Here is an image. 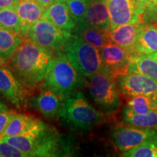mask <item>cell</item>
Listing matches in <instances>:
<instances>
[{"label":"cell","mask_w":157,"mask_h":157,"mask_svg":"<svg viewBox=\"0 0 157 157\" xmlns=\"http://www.w3.org/2000/svg\"><path fill=\"white\" fill-rule=\"evenodd\" d=\"M54 55L53 50L25 38L10 60V68L27 89L33 90L44 80Z\"/></svg>","instance_id":"6da1fadb"},{"label":"cell","mask_w":157,"mask_h":157,"mask_svg":"<svg viewBox=\"0 0 157 157\" xmlns=\"http://www.w3.org/2000/svg\"><path fill=\"white\" fill-rule=\"evenodd\" d=\"M0 139L17 147L27 157L63 156L68 153L61 136L44 122L26 134Z\"/></svg>","instance_id":"7a4b0ae2"},{"label":"cell","mask_w":157,"mask_h":157,"mask_svg":"<svg viewBox=\"0 0 157 157\" xmlns=\"http://www.w3.org/2000/svg\"><path fill=\"white\" fill-rule=\"evenodd\" d=\"M43 87L68 96L76 93L87 83L84 76L78 71L63 52L56 51L44 78Z\"/></svg>","instance_id":"3957f363"},{"label":"cell","mask_w":157,"mask_h":157,"mask_svg":"<svg viewBox=\"0 0 157 157\" xmlns=\"http://www.w3.org/2000/svg\"><path fill=\"white\" fill-rule=\"evenodd\" d=\"M62 51L72 66L84 77L104 72L99 49L84 42L71 32L68 35Z\"/></svg>","instance_id":"277c9868"},{"label":"cell","mask_w":157,"mask_h":157,"mask_svg":"<svg viewBox=\"0 0 157 157\" xmlns=\"http://www.w3.org/2000/svg\"><path fill=\"white\" fill-rule=\"evenodd\" d=\"M59 116L68 124L83 130L93 128L103 119V113L95 109L78 91L66 98Z\"/></svg>","instance_id":"5b68a950"},{"label":"cell","mask_w":157,"mask_h":157,"mask_svg":"<svg viewBox=\"0 0 157 157\" xmlns=\"http://www.w3.org/2000/svg\"><path fill=\"white\" fill-rule=\"evenodd\" d=\"M89 92L96 105L106 112H113L120 107L116 78L105 72H99L89 78Z\"/></svg>","instance_id":"8992f818"},{"label":"cell","mask_w":157,"mask_h":157,"mask_svg":"<svg viewBox=\"0 0 157 157\" xmlns=\"http://www.w3.org/2000/svg\"><path fill=\"white\" fill-rule=\"evenodd\" d=\"M70 33L61 30L42 16L31 26L28 38L43 48L57 51L62 50L65 40Z\"/></svg>","instance_id":"52a82bcc"},{"label":"cell","mask_w":157,"mask_h":157,"mask_svg":"<svg viewBox=\"0 0 157 157\" xmlns=\"http://www.w3.org/2000/svg\"><path fill=\"white\" fill-rule=\"evenodd\" d=\"M109 10L110 30L128 23L144 22V13L135 0H104Z\"/></svg>","instance_id":"ba28073f"},{"label":"cell","mask_w":157,"mask_h":157,"mask_svg":"<svg viewBox=\"0 0 157 157\" xmlns=\"http://www.w3.org/2000/svg\"><path fill=\"white\" fill-rule=\"evenodd\" d=\"M111 138L118 150L123 153L149 141L157 140V129L139 128L130 125L120 127L113 131Z\"/></svg>","instance_id":"9c48e42d"},{"label":"cell","mask_w":157,"mask_h":157,"mask_svg":"<svg viewBox=\"0 0 157 157\" xmlns=\"http://www.w3.org/2000/svg\"><path fill=\"white\" fill-rule=\"evenodd\" d=\"M104 72L112 76L116 79L129 72L131 56L121 47L110 42L100 49Z\"/></svg>","instance_id":"30bf717a"},{"label":"cell","mask_w":157,"mask_h":157,"mask_svg":"<svg viewBox=\"0 0 157 157\" xmlns=\"http://www.w3.org/2000/svg\"><path fill=\"white\" fill-rule=\"evenodd\" d=\"M118 87L129 98L136 95H157V83L152 78L137 72H128L118 78Z\"/></svg>","instance_id":"8fae6325"},{"label":"cell","mask_w":157,"mask_h":157,"mask_svg":"<svg viewBox=\"0 0 157 157\" xmlns=\"http://www.w3.org/2000/svg\"><path fill=\"white\" fill-rule=\"evenodd\" d=\"M28 89L21 83L10 68L0 66V93L17 106L21 107L25 102Z\"/></svg>","instance_id":"7c38bea8"},{"label":"cell","mask_w":157,"mask_h":157,"mask_svg":"<svg viewBox=\"0 0 157 157\" xmlns=\"http://www.w3.org/2000/svg\"><path fill=\"white\" fill-rule=\"evenodd\" d=\"M15 10L21 21V36L28 38L31 26L42 18L46 9L36 0H18Z\"/></svg>","instance_id":"4fadbf2b"},{"label":"cell","mask_w":157,"mask_h":157,"mask_svg":"<svg viewBox=\"0 0 157 157\" xmlns=\"http://www.w3.org/2000/svg\"><path fill=\"white\" fill-rule=\"evenodd\" d=\"M144 22L128 23L109 31L110 42L118 45L132 56Z\"/></svg>","instance_id":"5bb4252c"},{"label":"cell","mask_w":157,"mask_h":157,"mask_svg":"<svg viewBox=\"0 0 157 157\" xmlns=\"http://www.w3.org/2000/svg\"><path fill=\"white\" fill-rule=\"evenodd\" d=\"M67 97L43 87L42 91L31 100V103L33 107L44 117L55 118L59 116V112Z\"/></svg>","instance_id":"9a60e30c"},{"label":"cell","mask_w":157,"mask_h":157,"mask_svg":"<svg viewBox=\"0 0 157 157\" xmlns=\"http://www.w3.org/2000/svg\"><path fill=\"white\" fill-rule=\"evenodd\" d=\"M43 16L66 32H71L76 25V21L72 17L65 2L56 0L46 9Z\"/></svg>","instance_id":"2e32d148"},{"label":"cell","mask_w":157,"mask_h":157,"mask_svg":"<svg viewBox=\"0 0 157 157\" xmlns=\"http://www.w3.org/2000/svg\"><path fill=\"white\" fill-rule=\"evenodd\" d=\"M90 26L109 31L110 16L104 0H91L82 23Z\"/></svg>","instance_id":"e0dca14e"},{"label":"cell","mask_w":157,"mask_h":157,"mask_svg":"<svg viewBox=\"0 0 157 157\" xmlns=\"http://www.w3.org/2000/svg\"><path fill=\"white\" fill-rule=\"evenodd\" d=\"M43 122L31 115L15 113L0 138L6 136H16L26 134Z\"/></svg>","instance_id":"ac0fdd59"},{"label":"cell","mask_w":157,"mask_h":157,"mask_svg":"<svg viewBox=\"0 0 157 157\" xmlns=\"http://www.w3.org/2000/svg\"><path fill=\"white\" fill-rule=\"evenodd\" d=\"M71 33L99 50L110 42L109 31L84 23H77Z\"/></svg>","instance_id":"d6986e66"},{"label":"cell","mask_w":157,"mask_h":157,"mask_svg":"<svg viewBox=\"0 0 157 157\" xmlns=\"http://www.w3.org/2000/svg\"><path fill=\"white\" fill-rule=\"evenodd\" d=\"M19 34L0 27V66H5L23 42Z\"/></svg>","instance_id":"ffe728a7"},{"label":"cell","mask_w":157,"mask_h":157,"mask_svg":"<svg viewBox=\"0 0 157 157\" xmlns=\"http://www.w3.org/2000/svg\"><path fill=\"white\" fill-rule=\"evenodd\" d=\"M156 52H157V23H145L132 56H149Z\"/></svg>","instance_id":"44dd1931"},{"label":"cell","mask_w":157,"mask_h":157,"mask_svg":"<svg viewBox=\"0 0 157 157\" xmlns=\"http://www.w3.org/2000/svg\"><path fill=\"white\" fill-rule=\"evenodd\" d=\"M123 121L127 125L139 128L157 129V110L146 113H136L125 107L123 111Z\"/></svg>","instance_id":"7402d4cb"},{"label":"cell","mask_w":157,"mask_h":157,"mask_svg":"<svg viewBox=\"0 0 157 157\" xmlns=\"http://www.w3.org/2000/svg\"><path fill=\"white\" fill-rule=\"evenodd\" d=\"M129 72L144 74L157 83V61L148 56H131Z\"/></svg>","instance_id":"603a6c76"},{"label":"cell","mask_w":157,"mask_h":157,"mask_svg":"<svg viewBox=\"0 0 157 157\" xmlns=\"http://www.w3.org/2000/svg\"><path fill=\"white\" fill-rule=\"evenodd\" d=\"M127 107L136 113H146L157 110V95H136L129 98Z\"/></svg>","instance_id":"cb8c5ba5"},{"label":"cell","mask_w":157,"mask_h":157,"mask_svg":"<svg viewBox=\"0 0 157 157\" xmlns=\"http://www.w3.org/2000/svg\"><path fill=\"white\" fill-rule=\"evenodd\" d=\"M0 25L21 36V21L14 8L0 10Z\"/></svg>","instance_id":"d4e9b609"},{"label":"cell","mask_w":157,"mask_h":157,"mask_svg":"<svg viewBox=\"0 0 157 157\" xmlns=\"http://www.w3.org/2000/svg\"><path fill=\"white\" fill-rule=\"evenodd\" d=\"M126 157H157V140L149 141L144 144L123 152Z\"/></svg>","instance_id":"484cf974"},{"label":"cell","mask_w":157,"mask_h":157,"mask_svg":"<svg viewBox=\"0 0 157 157\" xmlns=\"http://www.w3.org/2000/svg\"><path fill=\"white\" fill-rule=\"evenodd\" d=\"M90 0H66L65 1L71 15L76 24L83 21Z\"/></svg>","instance_id":"4316f807"},{"label":"cell","mask_w":157,"mask_h":157,"mask_svg":"<svg viewBox=\"0 0 157 157\" xmlns=\"http://www.w3.org/2000/svg\"><path fill=\"white\" fill-rule=\"evenodd\" d=\"M0 155L2 157H26L17 147L2 139H0Z\"/></svg>","instance_id":"83f0119b"},{"label":"cell","mask_w":157,"mask_h":157,"mask_svg":"<svg viewBox=\"0 0 157 157\" xmlns=\"http://www.w3.org/2000/svg\"><path fill=\"white\" fill-rule=\"evenodd\" d=\"M15 113L13 109H8L6 105L0 109V136L5 131Z\"/></svg>","instance_id":"f1b7e54d"},{"label":"cell","mask_w":157,"mask_h":157,"mask_svg":"<svg viewBox=\"0 0 157 157\" xmlns=\"http://www.w3.org/2000/svg\"><path fill=\"white\" fill-rule=\"evenodd\" d=\"M135 2H136L138 7H140V9L145 14V12L147 10L151 8L156 2L157 0H135Z\"/></svg>","instance_id":"f546056e"},{"label":"cell","mask_w":157,"mask_h":157,"mask_svg":"<svg viewBox=\"0 0 157 157\" xmlns=\"http://www.w3.org/2000/svg\"><path fill=\"white\" fill-rule=\"evenodd\" d=\"M18 0H0V10L5 8H14Z\"/></svg>","instance_id":"4dcf8cb0"},{"label":"cell","mask_w":157,"mask_h":157,"mask_svg":"<svg viewBox=\"0 0 157 157\" xmlns=\"http://www.w3.org/2000/svg\"><path fill=\"white\" fill-rule=\"evenodd\" d=\"M45 9H47L49 6H50L52 3H54L56 0H36Z\"/></svg>","instance_id":"1f68e13d"},{"label":"cell","mask_w":157,"mask_h":157,"mask_svg":"<svg viewBox=\"0 0 157 157\" xmlns=\"http://www.w3.org/2000/svg\"><path fill=\"white\" fill-rule=\"evenodd\" d=\"M148 13V14H151L152 15H154V16L157 17V2L151 7V8L147 10L145 12V13Z\"/></svg>","instance_id":"d6a6232c"},{"label":"cell","mask_w":157,"mask_h":157,"mask_svg":"<svg viewBox=\"0 0 157 157\" xmlns=\"http://www.w3.org/2000/svg\"><path fill=\"white\" fill-rule=\"evenodd\" d=\"M149 56L150 58H151L153 59H154L155 60H156V61H157V52H154V53H153V54L149 55V56Z\"/></svg>","instance_id":"836d02e7"},{"label":"cell","mask_w":157,"mask_h":157,"mask_svg":"<svg viewBox=\"0 0 157 157\" xmlns=\"http://www.w3.org/2000/svg\"><path fill=\"white\" fill-rule=\"evenodd\" d=\"M4 105H5V104H4L3 103H2V102L0 101V109H1V108H2V107L4 106Z\"/></svg>","instance_id":"e575fe53"},{"label":"cell","mask_w":157,"mask_h":157,"mask_svg":"<svg viewBox=\"0 0 157 157\" xmlns=\"http://www.w3.org/2000/svg\"><path fill=\"white\" fill-rule=\"evenodd\" d=\"M59 1H62V2H65V1H66V0H59Z\"/></svg>","instance_id":"d590c367"},{"label":"cell","mask_w":157,"mask_h":157,"mask_svg":"<svg viewBox=\"0 0 157 157\" xmlns=\"http://www.w3.org/2000/svg\"><path fill=\"white\" fill-rule=\"evenodd\" d=\"M0 157H2V156H1V155H0Z\"/></svg>","instance_id":"8d00e7d4"},{"label":"cell","mask_w":157,"mask_h":157,"mask_svg":"<svg viewBox=\"0 0 157 157\" xmlns=\"http://www.w3.org/2000/svg\"><path fill=\"white\" fill-rule=\"evenodd\" d=\"M0 27H2V26H1V25H0Z\"/></svg>","instance_id":"74e56055"},{"label":"cell","mask_w":157,"mask_h":157,"mask_svg":"<svg viewBox=\"0 0 157 157\" xmlns=\"http://www.w3.org/2000/svg\"><path fill=\"white\" fill-rule=\"evenodd\" d=\"M90 1H91V0H90Z\"/></svg>","instance_id":"f35d334b"}]
</instances>
